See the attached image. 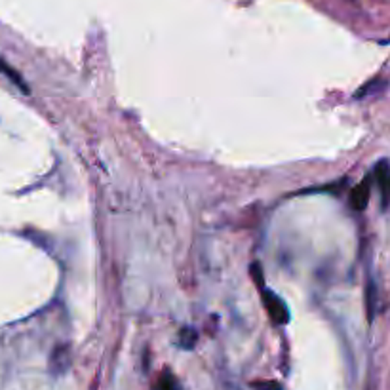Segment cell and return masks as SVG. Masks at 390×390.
Instances as JSON below:
<instances>
[{
	"mask_svg": "<svg viewBox=\"0 0 390 390\" xmlns=\"http://www.w3.org/2000/svg\"><path fill=\"white\" fill-rule=\"evenodd\" d=\"M263 301H265V308L269 316H271V320L274 324H278V326H284L290 322V313H287L286 305L282 303L278 295H274V293H263Z\"/></svg>",
	"mask_w": 390,
	"mask_h": 390,
	"instance_id": "1",
	"label": "cell"
},
{
	"mask_svg": "<svg viewBox=\"0 0 390 390\" xmlns=\"http://www.w3.org/2000/svg\"><path fill=\"white\" fill-rule=\"evenodd\" d=\"M375 181L383 198V206L387 208L390 204V164L389 160H381L375 166Z\"/></svg>",
	"mask_w": 390,
	"mask_h": 390,
	"instance_id": "2",
	"label": "cell"
},
{
	"mask_svg": "<svg viewBox=\"0 0 390 390\" xmlns=\"http://www.w3.org/2000/svg\"><path fill=\"white\" fill-rule=\"evenodd\" d=\"M370 190H371L370 179H366V181L360 183V185L352 190V195H350V204H352V208L358 209V211L366 209V206H368V202H370Z\"/></svg>",
	"mask_w": 390,
	"mask_h": 390,
	"instance_id": "3",
	"label": "cell"
},
{
	"mask_svg": "<svg viewBox=\"0 0 390 390\" xmlns=\"http://www.w3.org/2000/svg\"><path fill=\"white\" fill-rule=\"evenodd\" d=\"M0 73H2L4 77L10 78V80H12V82H14L15 86H20L21 91H25V93H29L27 84L23 82V78L20 77V73H17V70H15V69H12V67H10V65H8V63L4 61V59H2V57H0Z\"/></svg>",
	"mask_w": 390,
	"mask_h": 390,
	"instance_id": "4",
	"label": "cell"
},
{
	"mask_svg": "<svg viewBox=\"0 0 390 390\" xmlns=\"http://www.w3.org/2000/svg\"><path fill=\"white\" fill-rule=\"evenodd\" d=\"M154 390H179V384L175 381V377L172 373H162L160 379L156 381Z\"/></svg>",
	"mask_w": 390,
	"mask_h": 390,
	"instance_id": "5",
	"label": "cell"
},
{
	"mask_svg": "<svg viewBox=\"0 0 390 390\" xmlns=\"http://www.w3.org/2000/svg\"><path fill=\"white\" fill-rule=\"evenodd\" d=\"M195 341H196V333L195 331H190V329H183V333H181V343L187 347V349H190L193 345H195Z\"/></svg>",
	"mask_w": 390,
	"mask_h": 390,
	"instance_id": "6",
	"label": "cell"
},
{
	"mask_svg": "<svg viewBox=\"0 0 390 390\" xmlns=\"http://www.w3.org/2000/svg\"><path fill=\"white\" fill-rule=\"evenodd\" d=\"M253 387H255L257 390H280V387L276 383H267V384L257 383V384H253Z\"/></svg>",
	"mask_w": 390,
	"mask_h": 390,
	"instance_id": "7",
	"label": "cell"
}]
</instances>
